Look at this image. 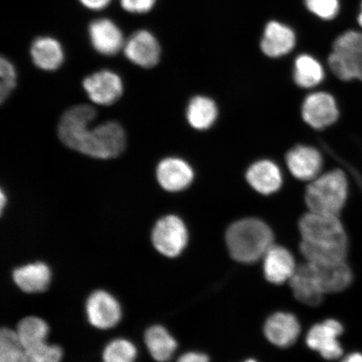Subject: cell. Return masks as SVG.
<instances>
[{
	"mask_svg": "<svg viewBox=\"0 0 362 362\" xmlns=\"http://www.w3.org/2000/svg\"><path fill=\"white\" fill-rule=\"evenodd\" d=\"M298 228L300 252L307 262L320 264L346 261L348 240L338 216L310 211L302 217Z\"/></svg>",
	"mask_w": 362,
	"mask_h": 362,
	"instance_id": "1",
	"label": "cell"
},
{
	"mask_svg": "<svg viewBox=\"0 0 362 362\" xmlns=\"http://www.w3.org/2000/svg\"><path fill=\"white\" fill-rule=\"evenodd\" d=\"M226 242L235 260L251 264L264 257L274 245V234L264 221L246 218L230 226L226 234Z\"/></svg>",
	"mask_w": 362,
	"mask_h": 362,
	"instance_id": "2",
	"label": "cell"
},
{
	"mask_svg": "<svg viewBox=\"0 0 362 362\" xmlns=\"http://www.w3.org/2000/svg\"><path fill=\"white\" fill-rule=\"evenodd\" d=\"M349 194L346 175L341 170L320 175L306 189L305 202L310 212L337 216L341 214Z\"/></svg>",
	"mask_w": 362,
	"mask_h": 362,
	"instance_id": "3",
	"label": "cell"
},
{
	"mask_svg": "<svg viewBox=\"0 0 362 362\" xmlns=\"http://www.w3.org/2000/svg\"><path fill=\"white\" fill-rule=\"evenodd\" d=\"M125 147L126 134L123 127L117 122L110 121L93 129L89 127L76 151L99 160H110L119 156Z\"/></svg>",
	"mask_w": 362,
	"mask_h": 362,
	"instance_id": "4",
	"label": "cell"
},
{
	"mask_svg": "<svg viewBox=\"0 0 362 362\" xmlns=\"http://www.w3.org/2000/svg\"><path fill=\"white\" fill-rule=\"evenodd\" d=\"M329 65L339 79L362 81V34L348 31L339 36L334 43Z\"/></svg>",
	"mask_w": 362,
	"mask_h": 362,
	"instance_id": "5",
	"label": "cell"
},
{
	"mask_svg": "<svg viewBox=\"0 0 362 362\" xmlns=\"http://www.w3.org/2000/svg\"><path fill=\"white\" fill-rule=\"evenodd\" d=\"M188 230L184 221L175 215L161 217L152 229L151 243L160 255L170 259L178 257L187 247Z\"/></svg>",
	"mask_w": 362,
	"mask_h": 362,
	"instance_id": "6",
	"label": "cell"
},
{
	"mask_svg": "<svg viewBox=\"0 0 362 362\" xmlns=\"http://www.w3.org/2000/svg\"><path fill=\"white\" fill-rule=\"evenodd\" d=\"M85 311L88 323L101 330L115 328L123 316L119 301L104 289H98L90 294L86 301Z\"/></svg>",
	"mask_w": 362,
	"mask_h": 362,
	"instance_id": "7",
	"label": "cell"
},
{
	"mask_svg": "<svg viewBox=\"0 0 362 362\" xmlns=\"http://www.w3.org/2000/svg\"><path fill=\"white\" fill-rule=\"evenodd\" d=\"M97 112L88 104H80L69 108L61 117L58 136L68 148L76 151L83 135L96 119Z\"/></svg>",
	"mask_w": 362,
	"mask_h": 362,
	"instance_id": "8",
	"label": "cell"
},
{
	"mask_svg": "<svg viewBox=\"0 0 362 362\" xmlns=\"http://www.w3.org/2000/svg\"><path fill=\"white\" fill-rule=\"evenodd\" d=\"M83 85L90 100L101 106L112 105L124 92L123 81L110 70L95 72L83 80Z\"/></svg>",
	"mask_w": 362,
	"mask_h": 362,
	"instance_id": "9",
	"label": "cell"
},
{
	"mask_svg": "<svg viewBox=\"0 0 362 362\" xmlns=\"http://www.w3.org/2000/svg\"><path fill=\"white\" fill-rule=\"evenodd\" d=\"M302 116L305 123L315 129H324L334 124L339 117L336 99L328 93L309 95L302 106Z\"/></svg>",
	"mask_w": 362,
	"mask_h": 362,
	"instance_id": "10",
	"label": "cell"
},
{
	"mask_svg": "<svg viewBox=\"0 0 362 362\" xmlns=\"http://www.w3.org/2000/svg\"><path fill=\"white\" fill-rule=\"evenodd\" d=\"M342 332V325L338 321L328 320L311 328L306 338L307 345L325 359H338L343 352L338 341Z\"/></svg>",
	"mask_w": 362,
	"mask_h": 362,
	"instance_id": "11",
	"label": "cell"
},
{
	"mask_svg": "<svg viewBox=\"0 0 362 362\" xmlns=\"http://www.w3.org/2000/svg\"><path fill=\"white\" fill-rule=\"evenodd\" d=\"M156 179L165 191L180 192L192 183L194 171L187 161L180 158H166L157 165Z\"/></svg>",
	"mask_w": 362,
	"mask_h": 362,
	"instance_id": "12",
	"label": "cell"
},
{
	"mask_svg": "<svg viewBox=\"0 0 362 362\" xmlns=\"http://www.w3.org/2000/svg\"><path fill=\"white\" fill-rule=\"evenodd\" d=\"M124 52L134 64L151 68L160 61L161 49L155 36L147 30H139L125 43Z\"/></svg>",
	"mask_w": 362,
	"mask_h": 362,
	"instance_id": "13",
	"label": "cell"
},
{
	"mask_svg": "<svg viewBox=\"0 0 362 362\" xmlns=\"http://www.w3.org/2000/svg\"><path fill=\"white\" fill-rule=\"evenodd\" d=\"M286 163L294 177L300 180L311 181L320 175L323 158L313 147L298 146L289 151Z\"/></svg>",
	"mask_w": 362,
	"mask_h": 362,
	"instance_id": "14",
	"label": "cell"
},
{
	"mask_svg": "<svg viewBox=\"0 0 362 362\" xmlns=\"http://www.w3.org/2000/svg\"><path fill=\"white\" fill-rule=\"evenodd\" d=\"M13 281L22 292L40 293L47 291L52 280V272L44 262H30L13 271Z\"/></svg>",
	"mask_w": 362,
	"mask_h": 362,
	"instance_id": "15",
	"label": "cell"
},
{
	"mask_svg": "<svg viewBox=\"0 0 362 362\" xmlns=\"http://www.w3.org/2000/svg\"><path fill=\"white\" fill-rule=\"evenodd\" d=\"M89 36L93 48L102 55H116L125 45L121 30L108 19L93 21L89 27Z\"/></svg>",
	"mask_w": 362,
	"mask_h": 362,
	"instance_id": "16",
	"label": "cell"
},
{
	"mask_svg": "<svg viewBox=\"0 0 362 362\" xmlns=\"http://www.w3.org/2000/svg\"><path fill=\"white\" fill-rule=\"evenodd\" d=\"M264 274L268 281L282 284L289 281L297 266L291 252L281 246H272L264 257Z\"/></svg>",
	"mask_w": 362,
	"mask_h": 362,
	"instance_id": "17",
	"label": "cell"
},
{
	"mask_svg": "<svg viewBox=\"0 0 362 362\" xmlns=\"http://www.w3.org/2000/svg\"><path fill=\"white\" fill-rule=\"evenodd\" d=\"M309 264L324 293L341 291L351 282L352 274L346 261L332 264Z\"/></svg>",
	"mask_w": 362,
	"mask_h": 362,
	"instance_id": "18",
	"label": "cell"
},
{
	"mask_svg": "<svg viewBox=\"0 0 362 362\" xmlns=\"http://www.w3.org/2000/svg\"><path fill=\"white\" fill-rule=\"evenodd\" d=\"M293 296L303 304L317 306L322 302L324 292L315 277L309 262L297 266L291 280Z\"/></svg>",
	"mask_w": 362,
	"mask_h": 362,
	"instance_id": "19",
	"label": "cell"
},
{
	"mask_svg": "<svg viewBox=\"0 0 362 362\" xmlns=\"http://www.w3.org/2000/svg\"><path fill=\"white\" fill-rule=\"evenodd\" d=\"M300 332V324L296 316L288 313H276L267 320L264 333L274 345L288 347L296 342Z\"/></svg>",
	"mask_w": 362,
	"mask_h": 362,
	"instance_id": "20",
	"label": "cell"
},
{
	"mask_svg": "<svg viewBox=\"0 0 362 362\" xmlns=\"http://www.w3.org/2000/svg\"><path fill=\"white\" fill-rule=\"evenodd\" d=\"M246 176L249 185L262 194L278 192L283 183L281 170L275 163L270 160L255 163L248 169Z\"/></svg>",
	"mask_w": 362,
	"mask_h": 362,
	"instance_id": "21",
	"label": "cell"
},
{
	"mask_svg": "<svg viewBox=\"0 0 362 362\" xmlns=\"http://www.w3.org/2000/svg\"><path fill=\"white\" fill-rule=\"evenodd\" d=\"M296 45L293 31L280 23L272 21L265 29L261 47L265 55L279 57L291 52Z\"/></svg>",
	"mask_w": 362,
	"mask_h": 362,
	"instance_id": "22",
	"label": "cell"
},
{
	"mask_svg": "<svg viewBox=\"0 0 362 362\" xmlns=\"http://www.w3.org/2000/svg\"><path fill=\"white\" fill-rule=\"evenodd\" d=\"M144 339L149 355L157 362L170 361L178 346L175 339L160 325L146 329Z\"/></svg>",
	"mask_w": 362,
	"mask_h": 362,
	"instance_id": "23",
	"label": "cell"
},
{
	"mask_svg": "<svg viewBox=\"0 0 362 362\" xmlns=\"http://www.w3.org/2000/svg\"><path fill=\"white\" fill-rule=\"evenodd\" d=\"M30 56L34 64L44 71H55L64 61L60 43L51 37H40L31 45Z\"/></svg>",
	"mask_w": 362,
	"mask_h": 362,
	"instance_id": "24",
	"label": "cell"
},
{
	"mask_svg": "<svg viewBox=\"0 0 362 362\" xmlns=\"http://www.w3.org/2000/svg\"><path fill=\"white\" fill-rule=\"evenodd\" d=\"M187 117L192 128L206 130L214 124L217 117V107L210 98L194 97L189 103Z\"/></svg>",
	"mask_w": 362,
	"mask_h": 362,
	"instance_id": "25",
	"label": "cell"
},
{
	"mask_svg": "<svg viewBox=\"0 0 362 362\" xmlns=\"http://www.w3.org/2000/svg\"><path fill=\"white\" fill-rule=\"evenodd\" d=\"M16 332L26 348L47 341L49 327L47 321L38 316H27L17 324Z\"/></svg>",
	"mask_w": 362,
	"mask_h": 362,
	"instance_id": "26",
	"label": "cell"
},
{
	"mask_svg": "<svg viewBox=\"0 0 362 362\" xmlns=\"http://www.w3.org/2000/svg\"><path fill=\"white\" fill-rule=\"evenodd\" d=\"M293 76L298 87L312 88L324 80L325 71L322 66L315 58L302 55L296 59Z\"/></svg>",
	"mask_w": 362,
	"mask_h": 362,
	"instance_id": "27",
	"label": "cell"
},
{
	"mask_svg": "<svg viewBox=\"0 0 362 362\" xmlns=\"http://www.w3.org/2000/svg\"><path fill=\"white\" fill-rule=\"evenodd\" d=\"M138 349L126 338H116L108 342L102 354L103 362H135Z\"/></svg>",
	"mask_w": 362,
	"mask_h": 362,
	"instance_id": "28",
	"label": "cell"
},
{
	"mask_svg": "<svg viewBox=\"0 0 362 362\" xmlns=\"http://www.w3.org/2000/svg\"><path fill=\"white\" fill-rule=\"evenodd\" d=\"M25 348L16 329L8 327L0 332V362H24Z\"/></svg>",
	"mask_w": 362,
	"mask_h": 362,
	"instance_id": "29",
	"label": "cell"
},
{
	"mask_svg": "<svg viewBox=\"0 0 362 362\" xmlns=\"http://www.w3.org/2000/svg\"><path fill=\"white\" fill-rule=\"evenodd\" d=\"M62 358L61 346L45 341L26 348L24 362H61Z\"/></svg>",
	"mask_w": 362,
	"mask_h": 362,
	"instance_id": "30",
	"label": "cell"
},
{
	"mask_svg": "<svg viewBox=\"0 0 362 362\" xmlns=\"http://www.w3.org/2000/svg\"><path fill=\"white\" fill-rule=\"evenodd\" d=\"M0 101L3 103L16 87V71L12 63L6 58L0 60Z\"/></svg>",
	"mask_w": 362,
	"mask_h": 362,
	"instance_id": "31",
	"label": "cell"
},
{
	"mask_svg": "<svg viewBox=\"0 0 362 362\" xmlns=\"http://www.w3.org/2000/svg\"><path fill=\"white\" fill-rule=\"evenodd\" d=\"M308 8L324 20H332L339 11L338 0H305Z\"/></svg>",
	"mask_w": 362,
	"mask_h": 362,
	"instance_id": "32",
	"label": "cell"
},
{
	"mask_svg": "<svg viewBox=\"0 0 362 362\" xmlns=\"http://www.w3.org/2000/svg\"><path fill=\"white\" fill-rule=\"evenodd\" d=\"M156 0H121L126 11L135 13H147L155 6Z\"/></svg>",
	"mask_w": 362,
	"mask_h": 362,
	"instance_id": "33",
	"label": "cell"
},
{
	"mask_svg": "<svg viewBox=\"0 0 362 362\" xmlns=\"http://www.w3.org/2000/svg\"><path fill=\"white\" fill-rule=\"evenodd\" d=\"M86 8L93 11H100L107 7L111 0H79Z\"/></svg>",
	"mask_w": 362,
	"mask_h": 362,
	"instance_id": "34",
	"label": "cell"
},
{
	"mask_svg": "<svg viewBox=\"0 0 362 362\" xmlns=\"http://www.w3.org/2000/svg\"><path fill=\"white\" fill-rule=\"evenodd\" d=\"M176 362H209L207 356L197 352H187L181 356Z\"/></svg>",
	"mask_w": 362,
	"mask_h": 362,
	"instance_id": "35",
	"label": "cell"
},
{
	"mask_svg": "<svg viewBox=\"0 0 362 362\" xmlns=\"http://www.w3.org/2000/svg\"><path fill=\"white\" fill-rule=\"evenodd\" d=\"M343 362H362V355L359 353H354V354L348 356Z\"/></svg>",
	"mask_w": 362,
	"mask_h": 362,
	"instance_id": "36",
	"label": "cell"
},
{
	"mask_svg": "<svg viewBox=\"0 0 362 362\" xmlns=\"http://www.w3.org/2000/svg\"><path fill=\"white\" fill-rule=\"evenodd\" d=\"M0 207H1V214H3V211L4 208H6V206L7 205V197L6 196V194H4L3 189L1 191V193H0Z\"/></svg>",
	"mask_w": 362,
	"mask_h": 362,
	"instance_id": "37",
	"label": "cell"
},
{
	"mask_svg": "<svg viewBox=\"0 0 362 362\" xmlns=\"http://www.w3.org/2000/svg\"><path fill=\"white\" fill-rule=\"evenodd\" d=\"M358 22H359L360 25L362 27V4H361V11L359 17H358Z\"/></svg>",
	"mask_w": 362,
	"mask_h": 362,
	"instance_id": "38",
	"label": "cell"
},
{
	"mask_svg": "<svg viewBox=\"0 0 362 362\" xmlns=\"http://www.w3.org/2000/svg\"><path fill=\"white\" fill-rule=\"evenodd\" d=\"M246 362H256V361H252V360H249V361H247Z\"/></svg>",
	"mask_w": 362,
	"mask_h": 362,
	"instance_id": "39",
	"label": "cell"
}]
</instances>
